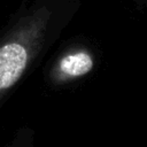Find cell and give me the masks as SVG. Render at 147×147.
Returning a JSON list of instances; mask_svg holds the SVG:
<instances>
[{
	"instance_id": "cell-1",
	"label": "cell",
	"mask_w": 147,
	"mask_h": 147,
	"mask_svg": "<svg viewBox=\"0 0 147 147\" xmlns=\"http://www.w3.org/2000/svg\"><path fill=\"white\" fill-rule=\"evenodd\" d=\"M28 63V51L20 42H8L0 48V92L9 88L21 77Z\"/></svg>"
},
{
	"instance_id": "cell-2",
	"label": "cell",
	"mask_w": 147,
	"mask_h": 147,
	"mask_svg": "<svg viewBox=\"0 0 147 147\" xmlns=\"http://www.w3.org/2000/svg\"><path fill=\"white\" fill-rule=\"evenodd\" d=\"M93 68V60L86 52H77L64 56L60 63L59 69L65 77H79L86 75Z\"/></svg>"
}]
</instances>
